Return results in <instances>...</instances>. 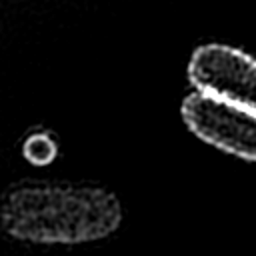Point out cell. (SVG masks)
Returning <instances> with one entry per match:
<instances>
[{"label": "cell", "instance_id": "6da1fadb", "mask_svg": "<svg viewBox=\"0 0 256 256\" xmlns=\"http://www.w3.org/2000/svg\"><path fill=\"white\" fill-rule=\"evenodd\" d=\"M122 220L118 198L98 186L26 182L0 204L2 228L30 244H82L112 234Z\"/></svg>", "mask_w": 256, "mask_h": 256}, {"label": "cell", "instance_id": "7a4b0ae2", "mask_svg": "<svg viewBox=\"0 0 256 256\" xmlns=\"http://www.w3.org/2000/svg\"><path fill=\"white\" fill-rule=\"evenodd\" d=\"M188 74L198 92L256 114V60L220 44L194 52Z\"/></svg>", "mask_w": 256, "mask_h": 256}, {"label": "cell", "instance_id": "3957f363", "mask_svg": "<svg viewBox=\"0 0 256 256\" xmlns=\"http://www.w3.org/2000/svg\"><path fill=\"white\" fill-rule=\"evenodd\" d=\"M188 128L202 140L230 154L256 160V114L206 96L190 94L182 104Z\"/></svg>", "mask_w": 256, "mask_h": 256}]
</instances>
